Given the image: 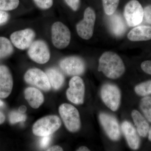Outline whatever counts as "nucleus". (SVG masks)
Masks as SVG:
<instances>
[{"mask_svg":"<svg viewBox=\"0 0 151 151\" xmlns=\"http://www.w3.org/2000/svg\"><path fill=\"white\" fill-rule=\"evenodd\" d=\"M24 78L28 84L37 86L44 91H48L51 88L46 73L39 68H31L28 70L25 74Z\"/></svg>","mask_w":151,"mask_h":151,"instance_id":"obj_10","label":"nucleus"},{"mask_svg":"<svg viewBox=\"0 0 151 151\" xmlns=\"http://www.w3.org/2000/svg\"><path fill=\"white\" fill-rule=\"evenodd\" d=\"M60 66L66 74L70 76L81 75L85 70V63L80 58L70 56L63 59L60 63Z\"/></svg>","mask_w":151,"mask_h":151,"instance_id":"obj_12","label":"nucleus"},{"mask_svg":"<svg viewBox=\"0 0 151 151\" xmlns=\"http://www.w3.org/2000/svg\"><path fill=\"white\" fill-rule=\"evenodd\" d=\"M95 20L94 11L90 7L87 8L84 11V18L76 25V31L80 37L86 40L92 37Z\"/></svg>","mask_w":151,"mask_h":151,"instance_id":"obj_4","label":"nucleus"},{"mask_svg":"<svg viewBox=\"0 0 151 151\" xmlns=\"http://www.w3.org/2000/svg\"><path fill=\"white\" fill-rule=\"evenodd\" d=\"M26 100L32 108L37 109L44 102V96L38 89L34 87H28L24 91Z\"/></svg>","mask_w":151,"mask_h":151,"instance_id":"obj_17","label":"nucleus"},{"mask_svg":"<svg viewBox=\"0 0 151 151\" xmlns=\"http://www.w3.org/2000/svg\"><path fill=\"white\" fill-rule=\"evenodd\" d=\"M60 115L65 127L69 132H77L81 127L79 112L75 107L70 104L64 103L60 106Z\"/></svg>","mask_w":151,"mask_h":151,"instance_id":"obj_3","label":"nucleus"},{"mask_svg":"<svg viewBox=\"0 0 151 151\" xmlns=\"http://www.w3.org/2000/svg\"><path fill=\"white\" fill-rule=\"evenodd\" d=\"M77 151H89L90 150H89L87 147L85 146H82V147H80L78 149L76 150Z\"/></svg>","mask_w":151,"mask_h":151,"instance_id":"obj_37","label":"nucleus"},{"mask_svg":"<svg viewBox=\"0 0 151 151\" xmlns=\"http://www.w3.org/2000/svg\"><path fill=\"white\" fill-rule=\"evenodd\" d=\"M140 108L143 113L151 108V97H146L141 100Z\"/></svg>","mask_w":151,"mask_h":151,"instance_id":"obj_27","label":"nucleus"},{"mask_svg":"<svg viewBox=\"0 0 151 151\" xmlns=\"http://www.w3.org/2000/svg\"><path fill=\"white\" fill-rule=\"evenodd\" d=\"M122 129L130 147L137 150L139 147L140 139L134 127L130 122L125 121L122 123Z\"/></svg>","mask_w":151,"mask_h":151,"instance_id":"obj_15","label":"nucleus"},{"mask_svg":"<svg viewBox=\"0 0 151 151\" xmlns=\"http://www.w3.org/2000/svg\"><path fill=\"white\" fill-rule=\"evenodd\" d=\"M28 54L30 58L39 64H44L50 58L48 47L44 41L37 40L33 42L29 47Z\"/></svg>","mask_w":151,"mask_h":151,"instance_id":"obj_9","label":"nucleus"},{"mask_svg":"<svg viewBox=\"0 0 151 151\" xmlns=\"http://www.w3.org/2000/svg\"><path fill=\"white\" fill-rule=\"evenodd\" d=\"M98 71H101L108 78L116 79L125 72L124 62L118 54L113 52H106L100 57Z\"/></svg>","mask_w":151,"mask_h":151,"instance_id":"obj_1","label":"nucleus"},{"mask_svg":"<svg viewBox=\"0 0 151 151\" xmlns=\"http://www.w3.org/2000/svg\"><path fill=\"white\" fill-rule=\"evenodd\" d=\"M9 18V14L4 11L0 10V25L6 23Z\"/></svg>","mask_w":151,"mask_h":151,"instance_id":"obj_32","label":"nucleus"},{"mask_svg":"<svg viewBox=\"0 0 151 151\" xmlns=\"http://www.w3.org/2000/svg\"><path fill=\"white\" fill-rule=\"evenodd\" d=\"M35 36V32L28 28L13 33L11 35L10 39L14 46L23 50L29 47L33 42Z\"/></svg>","mask_w":151,"mask_h":151,"instance_id":"obj_13","label":"nucleus"},{"mask_svg":"<svg viewBox=\"0 0 151 151\" xmlns=\"http://www.w3.org/2000/svg\"><path fill=\"white\" fill-rule=\"evenodd\" d=\"M143 113L147 119L148 120L149 122H151V108H149Z\"/></svg>","mask_w":151,"mask_h":151,"instance_id":"obj_33","label":"nucleus"},{"mask_svg":"<svg viewBox=\"0 0 151 151\" xmlns=\"http://www.w3.org/2000/svg\"><path fill=\"white\" fill-rule=\"evenodd\" d=\"M27 111V108L25 106H24V105H22V106H20L19 108V111L20 113H24L25 112H26Z\"/></svg>","mask_w":151,"mask_h":151,"instance_id":"obj_35","label":"nucleus"},{"mask_svg":"<svg viewBox=\"0 0 151 151\" xmlns=\"http://www.w3.org/2000/svg\"><path fill=\"white\" fill-rule=\"evenodd\" d=\"M127 37L132 41L150 40L151 39V27L143 25L134 28L129 33Z\"/></svg>","mask_w":151,"mask_h":151,"instance_id":"obj_18","label":"nucleus"},{"mask_svg":"<svg viewBox=\"0 0 151 151\" xmlns=\"http://www.w3.org/2000/svg\"><path fill=\"white\" fill-rule=\"evenodd\" d=\"M46 74L51 86L54 89H58L62 86L64 81L63 74L57 68H49L46 70Z\"/></svg>","mask_w":151,"mask_h":151,"instance_id":"obj_20","label":"nucleus"},{"mask_svg":"<svg viewBox=\"0 0 151 151\" xmlns=\"http://www.w3.org/2000/svg\"><path fill=\"white\" fill-rule=\"evenodd\" d=\"M135 91L141 96H146L151 94V81L143 82L135 87Z\"/></svg>","mask_w":151,"mask_h":151,"instance_id":"obj_23","label":"nucleus"},{"mask_svg":"<svg viewBox=\"0 0 151 151\" xmlns=\"http://www.w3.org/2000/svg\"><path fill=\"white\" fill-rule=\"evenodd\" d=\"M132 116L139 134L142 137H146L150 129L148 123L141 113L137 110L132 111Z\"/></svg>","mask_w":151,"mask_h":151,"instance_id":"obj_19","label":"nucleus"},{"mask_svg":"<svg viewBox=\"0 0 151 151\" xmlns=\"http://www.w3.org/2000/svg\"><path fill=\"white\" fill-rule=\"evenodd\" d=\"M149 139L151 142V127L149 131Z\"/></svg>","mask_w":151,"mask_h":151,"instance_id":"obj_38","label":"nucleus"},{"mask_svg":"<svg viewBox=\"0 0 151 151\" xmlns=\"http://www.w3.org/2000/svg\"><path fill=\"white\" fill-rule=\"evenodd\" d=\"M144 14L142 6L137 0L130 1L125 6L124 16L129 26L133 27L141 24Z\"/></svg>","mask_w":151,"mask_h":151,"instance_id":"obj_7","label":"nucleus"},{"mask_svg":"<svg viewBox=\"0 0 151 151\" xmlns=\"http://www.w3.org/2000/svg\"><path fill=\"white\" fill-rule=\"evenodd\" d=\"M13 50V47L8 39L0 37V58L9 56Z\"/></svg>","mask_w":151,"mask_h":151,"instance_id":"obj_21","label":"nucleus"},{"mask_svg":"<svg viewBox=\"0 0 151 151\" xmlns=\"http://www.w3.org/2000/svg\"><path fill=\"white\" fill-rule=\"evenodd\" d=\"M12 76L8 68L0 66V97L6 98L11 94L13 88Z\"/></svg>","mask_w":151,"mask_h":151,"instance_id":"obj_14","label":"nucleus"},{"mask_svg":"<svg viewBox=\"0 0 151 151\" xmlns=\"http://www.w3.org/2000/svg\"><path fill=\"white\" fill-rule=\"evenodd\" d=\"M51 137L50 136H44L40 141V146L42 148H45L48 146L51 141Z\"/></svg>","mask_w":151,"mask_h":151,"instance_id":"obj_30","label":"nucleus"},{"mask_svg":"<svg viewBox=\"0 0 151 151\" xmlns=\"http://www.w3.org/2000/svg\"><path fill=\"white\" fill-rule=\"evenodd\" d=\"M144 18L147 23L151 24V5L146 6L144 9Z\"/></svg>","mask_w":151,"mask_h":151,"instance_id":"obj_28","label":"nucleus"},{"mask_svg":"<svg viewBox=\"0 0 151 151\" xmlns=\"http://www.w3.org/2000/svg\"><path fill=\"white\" fill-rule=\"evenodd\" d=\"M108 18V25L112 33L117 37L123 35L127 30V25L122 15L115 12Z\"/></svg>","mask_w":151,"mask_h":151,"instance_id":"obj_16","label":"nucleus"},{"mask_svg":"<svg viewBox=\"0 0 151 151\" xmlns=\"http://www.w3.org/2000/svg\"><path fill=\"white\" fill-rule=\"evenodd\" d=\"M9 121L12 124H15L19 122H24L26 119V116L23 113L17 111H13L9 115Z\"/></svg>","mask_w":151,"mask_h":151,"instance_id":"obj_25","label":"nucleus"},{"mask_svg":"<svg viewBox=\"0 0 151 151\" xmlns=\"http://www.w3.org/2000/svg\"><path fill=\"white\" fill-rule=\"evenodd\" d=\"M100 123L108 137L113 141H118L121 137L120 126L114 116L105 113L99 115Z\"/></svg>","mask_w":151,"mask_h":151,"instance_id":"obj_11","label":"nucleus"},{"mask_svg":"<svg viewBox=\"0 0 151 151\" xmlns=\"http://www.w3.org/2000/svg\"><path fill=\"white\" fill-rule=\"evenodd\" d=\"M141 68L145 73L151 75V60H146L142 63Z\"/></svg>","mask_w":151,"mask_h":151,"instance_id":"obj_31","label":"nucleus"},{"mask_svg":"<svg viewBox=\"0 0 151 151\" xmlns=\"http://www.w3.org/2000/svg\"><path fill=\"white\" fill-rule=\"evenodd\" d=\"M46 151H63V149L61 147H60L59 146H55L47 149Z\"/></svg>","mask_w":151,"mask_h":151,"instance_id":"obj_34","label":"nucleus"},{"mask_svg":"<svg viewBox=\"0 0 151 151\" xmlns=\"http://www.w3.org/2000/svg\"><path fill=\"white\" fill-rule=\"evenodd\" d=\"M68 5L73 10H77L80 4V0H65Z\"/></svg>","mask_w":151,"mask_h":151,"instance_id":"obj_29","label":"nucleus"},{"mask_svg":"<svg viewBox=\"0 0 151 151\" xmlns=\"http://www.w3.org/2000/svg\"><path fill=\"white\" fill-rule=\"evenodd\" d=\"M19 4V0H0V10H12L17 8Z\"/></svg>","mask_w":151,"mask_h":151,"instance_id":"obj_24","label":"nucleus"},{"mask_svg":"<svg viewBox=\"0 0 151 151\" xmlns=\"http://www.w3.org/2000/svg\"><path fill=\"white\" fill-rule=\"evenodd\" d=\"M104 12L108 16L113 14L119 5V0H102Z\"/></svg>","mask_w":151,"mask_h":151,"instance_id":"obj_22","label":"nucleus"},{"mask_svg":"<svg viewBox=\"0 0 151 151\" xmlns=\"http://www.w3.org/2000/svg\"><path fill=\"white\" fill-rule=\"evenodd\" d=\"M101 97L105 105L113 111L119 109L121 103L120 89L116 85L111 84H104L101 88Z\"/></svg>","mask_w":151,"mask_h":151,"instance_id":"obj_5","label":"nucleus"},{"mask_svg":"<svg viewBox=\"0 0 151 151\" xmlns=\"http://www.w3.org/2000/svg\"><path fill=\"white\" fill-rule=\"evenodd\" d=\"M4 102H3V101H2L1 100H0V107H2V106H4Z\"/></svg>","mask_w":151,"mask_h":151,"instance_id":"obj_39","label":"nucleus"},{"mask_svg":"<svg viewBox=\"0 0 151 151\" xmlns=\"http://www.w3.org/2000/svg\"><path fill=\"white\" fill-rule=\"evenodd\" d=\"M38 7L46 10L51 8L53 5V0H33Z\"/></svg>","mask_w":151,"mask_h":151,"instance_id":"obj_26","label":"nucleus"},{"mask_svg":"<svg viewBox=\"0 0 151 151\" xmlns=\"http://www.w3.org/2000/svg\"><path fill=\"white\" fill-rule=\"evenodd\" d=\"M61 122L58 116L51 115L43 117L36 122L32 127V132L39 137L50 136L59 129Z\"/></svg>","mask_w":151,"mask_h":151,"instance_id":"obj_2","label":"nucleus"},{"mask_svg":"<svg viewBox=\"0 0 151 151\" xmlns=\"http://www.w3.org/2000/svg\"><path fill=\"white\" fill-rule=\"evenodd\" d=\"M5 120V117L2 113L0 112V125L2 124Z\"/></svg>","mask_w":151,"mask_h":151,"instance_id":"obj_36","label":"nucleus"},{"mask_svg":"<svg viewBox=\"0 0 151 151\" xmlns=\"http://www.w3.org/2000/svg\"><path fill=\"white\" fill-rule=\"evenodd\" d=\"M69 87L66 91L68 99L74 104L80 105L84 103L85 86L79 76H75L70 79Z\"/></svg>","mask_w":151,"mask_h":151,"instance_id":"obj_8","label":"nucleus"},{"mask_svg":"<svg viewBox=\"0 0 151 151\" xmlns=\"http://www.w3.org/2000/svg\"><path fill=\"white\" fill-rule=\"evenodd\" d=\"M52 41L56 48L62 49L68 46L70 40V32L69 29L60 22L52 24L51 29Z\"/></svg>","mask_w":151,"mask_h":151,"instance_id":"obj_6","label":"nucleus"}]
</instances>
